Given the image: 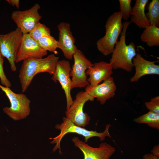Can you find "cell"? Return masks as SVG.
<instances>
[{"label":"cell","instance_id":"6da1fadb","mask_svg":"<svg viewBox=\"0 0 159 159\" xmlns=\"http://www.w3.org/2000/svg\"><path fill=\"white\" fill-rule=\"evenodd\" d=\"M59 59L58 57L52 54L45 58H29L24 60L19 75L22 92L26 90L33 78L38 74L47 72L52 75Z\"/></svg>","mask_w":159,"mask_h":159},{"label":"cell","instance_id":"7a4b0ae2","mask_svg":"<svg viewBox=\"0 0 159 159\" xmlns=\"http://www.w3.org/2000/svg\"><path fill=\"white\" fill-rule=\"evenodd\" d=\"M131 23L125 21L123 23L120 40L115 47L110 60L113 69H120L130 72L134 67L132 60L136 54L135 44L131 42L127 45L125 41L127 28Z\"/></svg>","mask_w":159,"mask_h":159},{"label":"cell","instance_id":"3957f363","mask_svg":"<svg viewBox=\"0 0 159 159\" xmlns=\"http://www.w3.org/2000/svg\"><path fill=\"white\" fill-rule=\"evenodd\" d=\"M62 122L60 124L55 125L56 129L60 130L59 134L54 138H49L52 140L50 143L56 145L53 149V152L59 150V153L62 154L60 143L64 136L68 133H75L84 137L85 142H87L88 140L93 137L99 138L101 141L104 140L106 137L111 138L109 132V129L111 126L110 124L106 125L105 130L102 132H98L96 131L89 130L83 127L77 126L65 117H62Z\"/></svg>","mask_w":159,"mask_h":159},{"label":"cell","instance_id":"277c9868","mask_svg":"<svg viewBox=\"0 0 159 159\" xmlns=\"http://www.w3.org/2000/svg\"><path fill=\"white\" fill-rule=\"evenodd\" d=\"M122 19V14L119 11L112 14L106 21L105 35L96 42L98 50L104 56L112 54L114 49L123 29Z\"/></svg>","mask_w":159,"mask_h":159},{"label":"cell","instance_id":"5b68a950","mask_svg":"<svg viewBox=\"0 0 159 159\" xmlns=\"http://www.w3.org/2000/svg\"><path fill=\"white\" fill-rule=\"evenodd\" d=\"M0 89L4 92L10 103V107L3 108L4 113L16 121L25 119L29 115L31 100L25 95L15 93L9 87L0 84Z\"/></svg>","mask_w":159,"mask_h":159},{"label":"cell","instance_id":"8992f818","mask_svg":"<svg viewBox=\"0 0 159 159\" xmlns=\"http://www.w3.org/2000/svg\"><path fill=\"white\" fill-rule=\"evenodd\" d=\"M23 35L17 27L8 33L0 34V53L3 57L7 59L13 71L16 70L15 61Z\"/></svg>","mask_w":159,"mask_h":159},{"label":"cell","instance_id":"52a82bcc","mask_svg":"<svg viewBox=\"0 0 159 159\" xmlns=\"http://www.w3.org/2000/svg\"><path fill=\"white\" fill-rule=\"evenodd\" d=\"M74 64L70 72L72 82V89L84 88L90 85L87 80L86 70L93 66L80 50L76 47L73 55Z\"/></svg>","mask_w":159,"mask_h":159},{"label":"cell","instance_id":"ba28073f","mask_svg":"<svg viewBox=\"0 0 159 159\" xmlns=\"http://www.w3.org/2000/svg\"><path fill=\"white\" fill-rule=\"evenodd\" d=\"M94 100L85 91L79 92L71 105L66 110L65 117L75 125L85 127L89 124L90 118L87 113L83 111V107L86 102Z\"/></svg>","mask_w":159,"mask_h":159},{"label":"cell","instance_id":"9c48e42d","mask_svg":"<svg viewBox=\"0 0 159 159\" xmlns=\"http://www.w3.org/2000/svg\"><path fill=\"white\" fill-rule=\"evenodd\" d=\"M40 7L38 3L30 9L24 11H13L11 18L23 34H28L42 19L38 10Z\"/></svg>","mask_w":159,"mask_h":159},{"label":"cell","instance_id":"30bf717a","mask_svg":"<svg viewBox=\"0 0 159 159\" xmlns=\"http://www.w3.org/2000/svg\"><path fill=\"white\" fill-rule=\"evenodd\" d=\"M72 69L69 61L66 60H58L56 69L52 77L55 82L58 81L65 94L66 102V110L68 109L73 102L71 95L72 82L70 72Z\"/></svg>","mask_w":159,"mask_h":159},{"label":"cell","instance_id":"8fae6325","mask_svg":"<svg viewBox=\"0 0 159 159\" xmlns=\"http://www.w3.org/2000/svg\"><path fill=\"white\" fill-rule=\"evenodd\" d=\"M72 140L75 146L82 153L84 159H109L115 151L114 147L105 142L101 143L98 147L94 148L77 137H73Z\"/></svg>","mask_w":159,"mask_h":159},{"label":"cell","instance_id":"7c38bea8","mask_svg":"<svg viewBox=\"0 0 159 159\" xmlns=\"http://www.w3.org/2000/svg\"><path fill=\"white\" fill-rule=\"evenodd\" d=\"M47 51L41 47L37 41L28 34H23L17 54L15 63L29 59H39L47 55Z\"/></svg>","mask_w":159,"mask_h":159},{"label":"cell","instance_id":"4fadbf2b","mask_svg":"<svg viewBox=\"0 0 159 159\" xmlns=\"http://www.w3.org/2000/svg\"><path fill=\"white\" fill-rule=\"evenodd\" d=\"M57 28L59 32L58 48L62 50L66 59L71 60L76 46L75 45V39L71 31L70 25L68 23L62 22L57 25Z\"/></svg>","mask_w":159,"mask_h":159},{"label":"cell","instance_id":"5bb4252c","mask_svg":"<svg viewBox=\"0 0 159 159\" xmlns=\"http://www.w3.org/2000/svg\"><path fill=\"white\" fill-rule=\"evenodd\" d=\"M116 86L113 78L111 77L103 83L94 87L90 85L85 87V91L93 99L96 98L102 105L115 95Z\"/></svg>","mask_w":159,"mask_h":159},{"label":"cell","instance_id":"9a60e30c","mask_svg":"<svg viewBox=\"0 0 159 159\" xmlns=\"http://www.w3.org/2000/svg\"><path fill=\"white\" fill-rule=\"evenodd\" d=\"M112 67L110 63L104 61L95 63L86 72L89 76L87 81L91 87H94L102 81L110 78L113 73Z\"/></svg>","mask_w":159,"mask_h":159},{"label":"cell","instance_id":"2e32d148","mask_svg":"<svg viewBox=\"0 0 159 159\" xmlns=\"http://www.w3.org/2000/svg\"><path fill=\"white\" fill-rule=\"evenodd\" d=\"M156 62L147 60L140 53L136 54L132 60L135 73L130 79V82H137L141 77L146 75H159V65L155 64Z\"/></svg>","mask_w":159,"mask_h":159},{"label":"cell","instance_id":"e0dca14e","mask_svg":"<svg viewBox=\"0 0 159 159\" xmlns=\"http://www.w3.org/2000/svg\"><path fill=\"white\" fill-rule=\"evenodd\" d=\"M148 0H136L130 14L131 22L140 28L145 29L150 25L145 15V9Z\"/></svg>","mask_w":159,"mask_h":159},{"label":"cell","instance_id":"ac0fdd59","mask_svg":"<svg viewBox=\"0 0 159 159\" xmlns=\"http://www.w3.org/2000/svg\"><path fill=\"white\" fill-rule=\"evenodd\" d=\"M140 39L150 47L159 46V28L150 25L144 29Z\"/></svg>","mask_w":159,"mask_h":159},{"label":"cell","instance_id":"d6986e66","mask_svg":"<svg viewBox=\"0 0 159 159\" xmlns=\"http://www.w3.org/2000/svg\"><path fill=\"white\" fill-rule=\"evenodd\" d=\"M133 121L139 124H146L150 127L159 130V114L149 111L134 118Z\"/></svg>","mask_w":159,"mask_h":159},{"label":"cell","instance_id":"ffe728a7","mask_svg":"<svg viewBox=\"0 0 159 159\" xmlns=\"http://www.w3.org/2000/svg\"><path fill=\"white\" fill-rule=\"evenodd\" d=\"M148 12L145 13L150 25L159 26V0H153L148 4Z\"/></svg>","mask_w":159,"mask_h":159},{"label":"cell","instance_id":"44dd1931","mask_svg":"<svg viewBox=\"0 0 159 159\" xmlns=\"http://www.w3.org/2000/svg\"><path fill=\"white\" fill-rule=\"evenodd\" d=\"M37 42L40 47L45 50L52 52L54 54H58L57 51L58 48V41L51 35L43 37Z\"/></svg>","mask_w":159,"mask_h":159},{"label":"cell","instance_id":"7402d4cb","mask_svg":"<svg viewBox=\"0 0 159 159\" xmlns=\"http://www.w3.org/2000/svg\"><path fill=\"white\" fill-rule=\"evenodd\" d=\"M28 34L32 38L37 41L43 37L51 35V31L45 24L39 22Z\"/></svg>","mask_w":159,"mask_h":159},{"label":"cell","instance_id":"603a6c76","mask_svg":"<svg viewBox=\"0 0 159 159\" xmlns=\"http://www.w3.org/2000/svg\"><path fill=\"white\" fill-rule=\"evenodd\" d=\"M120 12L121 13L122 18L125 21L127 20L132 11L131 6V0H119Z\"/></svg>","mask_w":159,"mask_h":159},{"label":"cell","instance_id":"cb8c5ba5","mask_svg":"<svg viewBox=\"0 0 159 159\" xmlns=\"http://www.w3.org/2000/svg\"><path fill=\"white\" fill-rule=\"evenodd\" d=\"M4 57L0 53V80L1 85L10 88L11 86V83L6 77L4 71L3 63Z\"/></svg>","mask_w":159,"mask_h":159},{"label":"cell","instance_id":"d4e9b609","mask_svg":"<svg viewBox=\"0 0 159 159\" xmlns=\"http://www.w3.org/2000/svg\"><path fill=\"white\" fill-rule=\"evenodd\" d=\"M147 108L150 111L159 114V96L152 98L150 100L145 103Z\"/></svg>","mask_w":159,"mask_h":159},{"label":"cell","instance_id":"484cf974","mask_svg":"<svg viewBox=\"0 0 159 159\" xmlns=\"http://www.w3.org/2000/svg\"><path fill=\"white\" fill-rule=\"evenodd\" d=\"M151 153L155 156L159 158V144L154 146L151 151Z\"/></svg>","mask_w":159,"mask_h":159},{"label":"cell","instance_id":"4316f807","mask_svg":"<svg viewBox=\"0 0 159 159\" xmlns=\"http://www.w3.org/2000/svg\"><path fill=\"white\" fill-rule=\"evenodd\" d=\"M6 1L10 5L12 6L16 7L17 8L19 9V0H6Z\"/></svg>","mask_w":159,"mask_h":159},{"label":"cell","instance_id":"83f0119b","mask_svg":"<svg viewBox=\"0 0 159 159\" xmlns=\"http://www.w3.org/2000/svg\"><path fill=\"white\" fill-rule=\"evenodd\" d=\"M143 159H159L151 153H149L144 155L143 157Z\"/></svg>","mask_w":159,"mask_h":159}]
</instances>
